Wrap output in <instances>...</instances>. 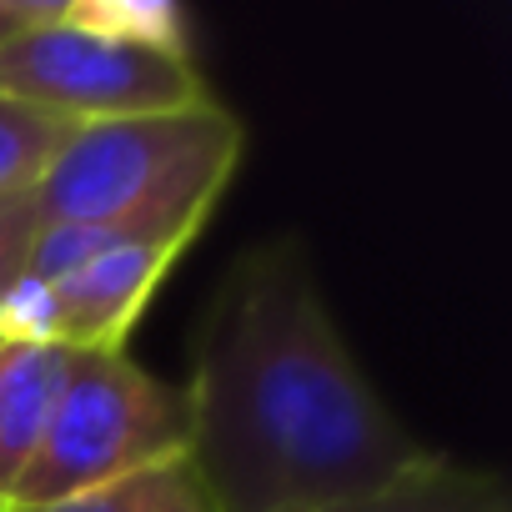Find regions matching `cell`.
<instances>
[{
    "label": "cell",
    "instance_id": "6da1fadb",
    "mask_svg": "<svg viewBox=\"0 0 512 512\" xmlns=\"http://www.w3.org/2000/svg\"><path fill=\"white\" fill-rule=\"evenodd\" d=\"M191 467L216 512H337L427 457L352 357L297 231L241 246L191 337Z\"/></svg>",
    "mask_w": 512,
    "mask_h": 512
},
{
    "label": "cell",
    "instance_id": "7a4b0ae2",
    "mask_svg": "<svg viewBox=\"0 0 512 512\" xmlns=\"http://www.w3.org/2000/svg\"><path fill=\"white\" fill-rule=\"evenodd\" d=\"M246 151V126L221 101L166 116L76 126L31 201L41 226L171 216L206 226Z\"/></svg>",
    "mask_w": 512,
    "mask_h": 512
},
{
    "label": "cell",
    "instance_id": "3957f363",
    "mask_svg": "<svg viewBox=\"0 0 512 512\" xmlns=\"http://www.w3.org/2000/svg\"><path fill=\"white\" fill-rule=\"evenodd\" d=\"M191 407L166 377H151L121 352H71L56 392V412L31 472L16 487L11 512H41L131 472L186 457Z\"/></svg>",
    "mask_w": 512,
    "mask_h": 512
},
{
    "label": "cell",
    "instance_id": "277c9868",
    "mask_svg": "<svg viewBox=\"0 0 512 512\" xmlns=\"http://www.w3.org/2000/svg\"><path fill=\"white\" fill-rule=\"evenodd\" d=\"M0 101H16L71 126L196 111L216 101L191 56L96 36L66 16L56 0L51 16L0 46Z\"/></svg>",
    "mask_w": 512,
    "mask_h": 512
},
{
    "label": "cell",
    "instance_id": "5b68a950",
    "mask_svg": "<svg viewBox=\"0 0 512 512\" xmlns=\"http://www.w3.org/2000/svg\"><path fill=\"white\" fill-rule=\"evenodd\" d=\"M181 251L186 241H136V246H116L96 256V262H86L81 272L51 282L56 312H61V347L121 352Z\"/></svg>",
    "mask_w": 512,
    "mask_h": 512
},
{
    "label": "cell",
    "instance_id": "8992f818",
    "mask_svg": "<svg viewBox=\"0 0 512 512\" xmlns=\"http://www.w3.org/2000/svg\"><path fill=\"white\" fill-rule=\"evenodd\" d=\"M61 377L66 347L0 342V512H11L16 487L46 442Z\"/></svg>",
    "mask_w": 512,
    "mask_h": 512
},
{
    "label": "cell",
    "instance_id": "52a82bcc",
    "mask_svg": "<svg viewBox=\"0 0 512 512\" xmlns=\"http://www.w3.org/2000/svg\"><path fill=\"white\" fill-rule=\"evenodd\" d=\"M337 512H512V497L492 467H472L427 447L417 467Z\"/></svg>",
    "mask_w": 512,
    "mask_h": 512
},
{
    "label": "cell",
    "instance_id": "ba28073f",
    "mask_svg": "<svg viewBox=\"0 0 512 512\" xmlns=\"http://www.w3.org/2000/svg\"><path fill=\"white\" fill-rule=\"evenodd\" d=\"M41 512H216V502L201 487L191 457H171L161 467L131 472L111 487H96L86 497H71V502H56Z\"/></svg>",
    "mask_w": 512,
    "mask_h": 512
},
{
    "label": "cell",
    "instance_id": "9c48e42d",
    "mask_svg": "<svg viewBox=\"0 0 512 512\" xmlns=\"http://www.w3.org/2000/svg\"><path fill=\"white\" fill-rule=\"evenodd\" d=\"M76 126L16 101H0V201L31 196Z\"/></svg>",
    "mask_w": 512,
    "mask_h": 512
},
{
    "label": "cell",
    "instance_id": "30bf717a",
    "mask_svg": "<svg viewBox=\"0 0 512 512\" xmlns=\"http://www.w3.org/2000/svg\"><path fill=\"white\" fill-rule=\"evenodd\" d=\"M66 16L96 36L191 56V21L171 0H66Z\"/></svg>",
    "mask_w": 512,
    "mask_h": 512
},
{
    "label": "cell",
    "instance_id": "8fae6325",
    "mask_svg": "<svg viewBox=\"0 0 512 512\" xmlns=\"http://www.w3.org/2000/svg\"><path fill=\"white\" fill-rule=\"evenodd\" d=\"M0 342H26V347H61V312L56 287L21 272L0 292Z\"/></svg>",
    "mask_w": 512,
    "mask_h": 512
},
{
    "label": "cell",
    "instance_id": "7c38bea8",
    "mask_svg": "<svg viewBox=\"0 0 512 512\" xmlns=\"http://www.w3.org/2000/svg\"><path fill=\"white\" fill-rule=\"evenodd\" d=\"M36 231H41V216H36V201L31 196L0 201V292H6L26 272V256H31Z\"/></svg>",
    "mask_w": 512,
    "mask_h": 512
},
{
    "label": "cell",
    "instance_id": "4fadbf2b",
    "mask_svg": "<svg viewBox=\"0 0 512 512\" xmlns=\"http://www.w3.org/2000/svg\"><path fill=\"white\" fill-rule=\"evenodd\" d=\"M51 6L56 0H0V46L21 31H31V26H41L51 16Z\"/></svg>",
    "mask_w": 512,
    "mask_h": 512
}]
</instances>
